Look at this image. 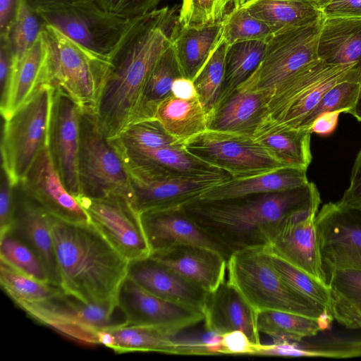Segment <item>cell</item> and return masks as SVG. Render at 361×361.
<instances>
[{
    "instance_id": "15",
    "label": "cell",
    "mask_w": 361,
    "mask_h": 361,
    "mask_svg": "<svg viewBox=\"0 0 361 361\" xmlns=\"http://www.w3.org/2000/svg\"><path fill=\"white\" fill-rule=\"evenodd\" d=\"M116 300L127 324L160 329L172 335L203 321L201 311L163 300L126 276Z\"/></svg>"
},
{
    "instance_id": "4",
    "label": "cell",
    "mask_w": 361,
    "mask_h": 361,
    "mask_svg": "<svg viewBox=\"0 0 361 361\" xmlns=\"http://www.w3.org/2000/svg\"><path fill=\"white\" fill-rule=\"evenodd\" d=\"M227 270L228 281L257 313L279 311L316 318L332 314L288 286L271 265L264 247L233 252Z\"/></svg>"
},
{
    "instance_id": "42",
    "label": "cell",
    "mask_w": 361,
    "mask_h": 361,
    "mask_svg": "<svg viewBox=\"0 0 361 361\" xmlns=\"http://www.w3.org/2000/svg\"><path fill=\"white\" fill-rule=\"evenodd\" d=\"M0 260L33 279L50 283L37 255L12 231L0 236Z\"/></svg>"
},
{
    "instance_id": "58",
    "label": "cell",
    "mask_w": 361,
    "mask_h": 361,
    "mask_svg": "<svg viewBox=\"0 0 361 361\" xmlns=\"http://www.w3.org/2000/svg\"><path fill=\"white\" fill-rule=\"evenodd\" d=\"M318 7L322 10L331 0H314Z\"/></svg>"
},
{
    "instance_id": "13",
    "label": "cell",
    "mask_w": 361,
    "mask_h": 361,
    "mask_svg": "<svg viewBox=\"0 0 361 361\" xmlns=\"http://www.w3.org/2000/svg\"><path fill=\"white\" fill-rule=\"evenodd\" d=\"M82 107L63 90L53 87L47 147L63 183L76 198L80 195L78 159Z\"/></svg>"
},
{
    "instance_id": "49",
    "label": "cell",
    "mask_w": 361,
    "mask_h": 361,
    "mask_svg": "<svg viewBox=\"0 0 361 361\" xmlns=\"http://www.w3.org/2000/svg\"><path fill=\"white\" fill-rule=\"evenodd\" d=\"M337 202L361 211V147L352 168L349 186Z\"/></svg>"
},
{
    "instance_id": "32",
    "label": "cell",
    "mask_w": 361,
    "mask_h": 361,
    "mask_svg": "<svg viewBox=\"0 0 361 361\" xmlns=\"http://www.w3.org/2000/svg\"><path fill=\"white\" fill-rule=\"evenodd\" d=\"M222 23L207 27L180 26L173 39V47L183 77H196L219 44Z\"/></svg>"
},
{
    "instance_id": "27",
    "label": "cell",
    "mask_w": 361,
    "mask_h": 361,
    "mask_svg": "<svg viewBox=\"0 0 361 361\" xmlns=\"http://www.w3.org/2000/svg\"><path fill=\"white\" fill-rule=\"evenodd\" d=\"M319 60L330 65H361V18H323L317 44Z\"/></svg>"
},
{
    "instance_id": "10",
    "label": "cell",
    "mask_w": 361,
    "mask_h": 361,
    "mask_svg": "<svg viewBox=\"0 0 361 361\" xmlns=\"http://www.w3.org/2000/svg\"><path fill=\"white\" fill-rule=\"evenodd\" d=\"M323 18L274 35L267 42L259 65L243 84L253 90L271 94L285 81L319 60L317 44Z\"/></svg>"
},
{
    "instance_id": "18",
    "label": "cell",
    "mask_w": 361,
    "mask_h": 361,
    "mask_svg": "<svg viewBox=\"0 0 361 361\" xmlns=\"http://www.w3.org/2000/svg\"><path fill=\"white\" fill-rule=\"evenodd\" d=\"M131 204L139 213L182 207L214 186L225 183L230 175L189 179L140 180L130 178Z\"/></svg>"
},
{
    "instance_id": "45",
    "label": "cell",
    "mask_w": 361,
    "mask_h": 361,
    "mask_svg": "<svg viewBox=\"0 0 361 361\" xmlns=\"http://www.w3.org/2000/svg\"><path fill=\"white\" fill-rule=\"evenodd\" d=\"M360 78L336 83L322 97L315 108L303 119L298 128H310L315 118L325 112L349 114L353 108L359 91Z\"/></svg>"
},
{
    "instance_id": "53",
    "label": "cell",
    "mask_w": 361,
    "mask_h": 361,
    "mask_svg": "<svg viewBox=\"0 0 361 361\" xmlns=\"http://www.w3.org/2000/svg\"><path fill=\"white\" fill-rule=\"evenodd\" d=\"M18 0H0V37L8 39Z\"/></svg>"
},
{
    "instance_id": "44",
    "label": "cell",
    "mask_w": 361,
    "mask_h": 361,
    "mask_svg": "<svg viewBox=\"0 0 361 361\" xmlns=\"http://www.w3.org/2000/svg\"><path fill=\"white\" fill-rule=\"evenodd\" d=\"M44 27V23L37 12L25 0H18L14 20L8 40L13 59L20 57L35 42Z\"/></svg>"
},
{
    "instance_id": "54",
    "label": "cell",
    "mask_w": 361,
    "mask_h": 361,
    "mask_svg": "<svg viewBox=\"0 0 361 361\" xmlns=\"http://www.w3.org/2000/svg\"><path fill=\"white\" fill-rule=\"evenodd\" d=\"M340 111L325 112L317 116L313 121L310 130L319 135L326 136L331 134L336 129Z\"/></svg>"
},
{
    "instance_id": "31",
    "label": "cell",
    "mask_w": 361,
    "mask_h": 361,
    "mask_svg": "<svg viewBox=\"0 0 361 361\" xmlns=\"http://www.w3.org/2000/svg\"><path fill=\"white\" fill-rule=\"evenodd\" d=\"M96 336L99 344L116 353L141 351L178 355L175 335L155 327L126 324L98 330Z\"/></svg>"
},
{
    "instance_id": "7",
    "label": "cell",
    "mask_w": 361,
    "mask_h": 361,
    "mask_svg": "<svg viewBox=\"0 0 361 361\" xmlns=\"http://www.w3.org/2000/svg\"><path fill=\"white\" fill-rule=\"evenodd\" d=\"M43 30L49 47L46 84L61 89L81 106L95 109L108 59L93 54L50 25L44 24Z\"/></svg>"
},
{
    "instance_id": "43",
    "label": "cell",
    "mask_w": 361,
    "mask_h": 361,
    "mask_svg": "<svg viewBox=\"0 0 361 361\" xmlns=\"http://www.w3.org/2000/svg\"><path fill=\"white\" fill-rule=\"evenodd\" d=\"M273 35L270 27L243 5L232 11L222 22L221 38L228 45L249 40L268 42Z\"/></svg>"
},
{
    "instance_id": "5",
    "label": "cell",
    "mask_w": 361,
    "mask_h": 361,
    "mask_svg": "<svg viewBox=\"0 0 361 361\" xmlns=\"http://www.w3.org/2000/svg\"><path fill=\"white\" fill-rule=\"evenodd\" d=\"M78 170V197L102 198L120 194L131 202L133 192L128 171L105 135L95 109L91 106H83L80 116Z\"/></svg>"
},
{
    "instance_id": "14",
    "label": "cell",
    "mask_w": 361,
    "mask_h": 361,
    "mask_svg": "<svg viewBox=\"0 0 361 361\" xmlns=\"http://www.w3.org/2000/svg\"><path fill=\"white\" fill-rule=\"evenodd\" d=\"M114 147L121 157L129 177L133 178L189 179L229 175L193 156L183 145L157 148Z\"/></svg>"
},
{
    "instance_id": "23",
    "label": "cell",
    "mask_w": 361,
    "mask_h": 361,
    "mask_svg": "<svg viewBox=\"0 0 361 361\" xmlns=\"http://www.w3.org/2000/svg\"><path fill=\"white\" fill-rule=\"evenodd\" d=\"M269 97L240 85L207 114V130L253 136L268 114Z\"/></svg>"
},
{
    "instance_id": "52",
    "label": "cell",
    "mask_w": 361,
    "mask_h": 361,
    "mask_svg": "<svg viewBox=\"0 0 361 361\" xmlns=\"http://www.w3.org/2000/svg\"><path fill=\"white\" fill-rule=\"evenodd\" d=\"M13 63V54L8 39L1 38L0 49V84L1 97L7 89L11 66Z\"/></svg>"
},
{
    "instance_id": "35",
    "label": "cell",
    "mask_w": 361,
    "mask_h": 361,
    "mask_svg": "<svg viewBox=\"0 0 361 361\" xmlns=\"http://www.w3.org/2000/svg\"><path fill=\"white\" fill-rule=\"evenodd\" d=\"M334 320L327 313L316 318L279 311H263L257 313V328L274 340L301 341L315 336L329 329Z\"/></svg>"
},
{
    "instance_id": "9",
    "label": "cell",
    "mask_w": 361,
    "mask_h": 361,
    "mask_svg": "<svg viewBox=\"0 0 361 361\" xmlns=\"http://www.w3.org/2000/svg\"><path fill=\"white\" fill-rule=\"evenodd\" d=\"M50 25L93 54L108 59L129 20L110 13L94 0H82L36 11Z\"/></svg>"
},
{
    "instance_id": "38",
    "label": "cell",
    "mask_w": 361,
    "mask_h": 361,
    "mask_svg": "<svg viewBox=\"0 0 361 361\" xmlns=\"http://www.w3.org/2000/svg\"><path fill=\"white\" fill-rule=\"evenodd\" d=\"M265 249V247H264ZM271 265L293 290L332 313L333 293L327 283L293 266L265 249Z\"/></svg>"
},
{
    "instance_id": "29",
    "label": "cell",
    "mask_w": 361,
    "mask_h": 361,
    "mask_svg": "<svg viewBox=\"0 0 361 361\" xmlns=\"http://www.w3.org/2000/svg\"><path fill=\"white\" fill-rule=\"evenodd\" d=\"M353 78H360L359 66L356 64L341 65L295 98L269 108L267 116L279 126L298 128L303 119L315 108L330 88L339 82Z\"/></svg>"
},
{
    "instance_id": "50",
    "label": "cell",
    "mask_w": 361,
    "mask_h": 361,
    "mask_svg": "<svg viewBox=\"0 0 361 361\" xmlns=\"http://www.w3.org/2000/svg\"><path fill=\"white\" fill-rule=\"evenodd\" d=\"M240 330H235L221 335L222 354L254 355L257 345Z\"/></svg>"
},
{
    "instance_id": "25",
    "label": "cell",
    "mask_w": 361,
    "mask_h": 361,
    "mask_svg": "<svg viewBox=\"0 0 361 361\" xmlns=\"http://www.w3.org/2000/svg\"><path fill=\"white\" fill-rule=\"evenodd\" d=\"M48 43L42 29L33 45L20 57L13 59L9 80L1 97V114L4 120L20 108L42 84H46Z\"/></svg>"
},
{
    "instance_id": "16",
    "label": "cell",
    "mask_w": 361,
    "mask_h": 361,
    "mask_svg": "<svg viewBox=\"0 0 361 361\" xmlns=\"http://www.w3.org/2000/svg\"><path fill=\"white\" fill-rule=\"evenodd\" d=\"M319 209L297 212L281 225L265 247L293 266L327 283L319 250L316 216ZM328 284V283H327Z\"/></svg>"
},
{
    "instance_id": "48",
    "label": "cell",
    "mask_w": 361,
    "mask_h": 361,
    "mask_svg": "<svg viewBox=\"0 0 361 361\" xmlns=\"http://www.w3.org/2000/svg\"><path fill=\"white\" fill-rule=\"evenodd\" d=\"M15 216V185L1 168L0 183V236L12 231Z\"/></svg>"
},
{
    "instance_id": "33",
    "label": "cell",
    "mask_w": 361,
    "mask_h": 361,
    "mask_svg": "<svg viewBox=\"0 0 361 361\" xmlns=\"http://www.w3.org/2000/svg\"><path fill=\"white\" fill-rule=\"evenodd\" d=\"M207 116L198 97L181 99L171 94L160 103L154 118L183 144L207 130Z\"/></svg>"
},
{
    "instance_id": "11",
    "label": "cell",
    "mask_w": 361,
    "mask_h": 361,
    "mask_svg": "<svg viewBox=\"0 0 361 361\" xmlns=\"http://www.w3.org/2000/svg\"><path fill=\"white\" fill-rule=\"evenodd\" d=\"M77 199L90 222L129 262L149 257L140 214L126 196L111 194L102 198Z\"/></svg>"
},
{
    "instance_id": "37",
    "label": "cell",
    "mask_w": 361,
    "mask_h": 361,
    "mask_svg": "<svg viewBox=\"0 0 361 361\" xmlns=\"http://www.w3.org/2000/svg\"><path fill=\"white\" fill-rule=\"evenodd\" d=\"M0 283L2 288L18 306L52 298L63 290L50 283L25 275L0 260Z\"/></svg>"
},
{
    "instance_id": "8",
    "label": "cell",
    "mask_w": 361,
    "mask_h": 361,
    "mask_svg": "<svg viewBox=\"0 0 361 361\" xmlns=\"http://www.w3.org/2000/svg\"><path fill=\"white\" fill-rule=\"evenodd\" d=\"M188 152L209 165L243 179L288 167L252 136L206 130L183 143Z\"/></svg>"
},
{
    "instance_id": "41",
    "label": "cell",
    "mask_w": 361,
    "mask_h": 361,
    "mask_svg": "<svg viewBox=\"0 0 361 361\" xmlns=\"http://www.w3.org/2000/svg\"><path fill=\"white\" fill-rule=\"evenodd\" d=\"M247 0H183L178 20L181 26L207 27L221 24L226 17Z\"/></svg>"
},
{
    "instance_id": "17",
    "label": "cell",
    "mask_w": 361,
    "mask_h": 361,
    "mask_svg": "<svg viewBox=\"0 0 361 361\" xmlns=\"http://www.w3.org/2000/svg\"><path fill=\"white\" fill-rule=\"evenodd\" d=\"M18 185L49 215L71 223L90 222L78 199L63 183L48 147L38 155Z\"/></svg>"
},
{
    "instance_id": "21",
    "label": "cell",
    "mask_w": 361,
    "mask_h": 361,
    "mask_svg": "<svg viewBox=\"0 0 361 361\" xmlns=\"http://www.w3.org/2000/svg\"><path fill=\"white\" fill-rule=\"evenodd\" d=\"M11 231L37 255L50 283L61 288L49 214L28 197L18 185L15 186V216Z\"/></svg>"
},
{
    "instance_id": "47",
    "label": "cell",
    "mask_w": 361,
    "mask_h": 361,
    "mask_svg": "<svg viewBox=\"0 0 361 361\" xmlns=\"http://www.w3.org/2000/svg\"><path fill=\"white\" fill-rule=\"evenodd\" d=\"M106 11L125 19L145 15L156 9L161 0H94Z\"/></svg>"
},
{
    "instance_id": "28",
    "label": "cell",
    "mask_w": 361,
    "mask_h": 361,
    "mask_svg": "<svg viewBox=\"0 0 361 361\" xmlns=\"http://www.w3.org/2000/svg\"><path fill=\"white\" fill-rule=\"evenodd\" d=\"M305 170L283 167L243 179L232 178L203 193L199 198L213 200L273 192L303 186L309 183Z\"/></svg>"
},
{
    "instance_id": "3",
    "label": "cell",
    "mask_w": 361,
    "mask_h": 361,
    "mask_svg": "<svg viewBox=\"0 0 361 361\" xmlns=\"http://www.w3.org/2000/svg\"><path fill=\"white\" fill-rule=\"evenodd\" d=\"M49 223L62 290L86 303L116 300L129 261L91 222Z\"/></svg>"
},
{
    "instance_id": "26",
    "label": "cell",
    "mask_w": 361,
    "mask_h": 361,
    "mask_svg": "<svg viewBox=\"0 0 361 361\" xmlns=\"http://www.w3.org/2000/svg\"><path fill=\"white\" fill-rule=\"evenodd\" d=\"M311 134L310 128L279 126L267 116L252 137L284 166L307 171L312 159Z\"/></svg>"
},
{
    "instance_id": "57",
    "label": "cell",
    "mask_w": 361,
    "mask_h": 361,
    "mask_svg": "<svg viewBox=\"0 0 361 361\" xmlns=\"http://www.w3.org/2000/svg\"><path fill=\"white\" fill-rule=\"evenodd\" d=\"M349 114L357 121H361V65L360 66L359 91L355 105Z\"/></svg>"
},
{
    "instance_id": "40",
    "label": "cell",
    "mask_w": 361,
    "mask_h": 361,
    "mask_svg": "<svg viewBox=\"0 0 361 361\" xmlns=\"http://www.w3.org/2000/svg\"><path fill=\"white\" fill-rule=\"evenodd\" d=\"M109 140L116 147L127 149L183 145L171 135L154 118L133 122Z\"/></svg>"
},
{
    "instance_id": "34",
    "label": "cell",
    "mask_w": 361,
    "mask_h": 361,
    "mask_svg": "<svg viewBox=\"0 0 361 361\" xmlns=\"http://www.w3.org/2000/svg\"><path fill=\"white\" fill-rule=\"evenodd\" d=\"M182 76L171 44L160 56L148 76L130 123L154 118L160 103L171 94L174 80Z\"/></svg>"
},
{
    "instance_id": "19",
    "label": "cell",
    "mask_w": 361,
    "mask_h": 361,
    "mask_svg": "<svg viewBox=\"0 0 361 361\" xmlns=\"http://www.w3.org/2000/svg\"><path fill=\"white\" fill-rule=\"evenodd\" d=\"M149 257L207 293L215 290L225 281L228 259L209 247L180 244L152 252Z\"/></svg>"
},
{
    "instance_id": "46",
    "label": "cell",
    "mask_w": 361,
    "mask_h": 361,
    "mask_svg": "<svg viewBox=\"0 0 361 361\" xmlns=\"http://www.w3.org/2000/svg\"><path fill=\"white\" fill-rule=\"evenodd\" d=\"M331 291L353 304L361 312V271L334 269L326 274Z\"/></svg>"
},
{
    "instance_id": "1",
    "label": "cell",
    "mask_w": 361,
    "mask_h": 361,
    "mask_svg": "<svg viewBox=\"0 0 361 361\" xmlns=\"http://www.w3.org/2000/svg\"><path fill=\"white\" fill-rule=\"evenodd\" d=\"M180 26L175 8L164 7L132 19L108 57L95 111L106 137L130 123L145 84Z\"/></svg>"
},
{
    "instance_id": "39",
    "label": "cell",
    "mask_w": 361,
    "mask_h": 361,
    "mask_svg": "<svg viewBox=\"0 0 361 361\" xmlns=\"http://www.w3.org/2000/svg\"><path fill=\"white\" fill-rule=\"evenodd\" d=\"M227 47L228 44L221 38L208 61L192 80L198 99L207 114L220 99Z\"/></svg>"
},
{
    "instance_id": "24",
    "label": "cell",
    "mask_w": 361,
    "mask_h": 361,
    "mask_svg": "<svg viewBox=\"0 0 361 361\" xmlns=\"http://www.w3.org/2000/svg\"><path fill=\"white\" fill-rule=\"evenodd\" d=\"M205 330L222 335L240 330L259 344L257 312L228 281L207 294L203 309Z\"/></svg>"
},
{
    "instance_id": "6",
    "label": "cell",
    "mask_w": 361,
    "mask_h": 361,
    "mask_svg": "<svg viewBox=\"0 0 361 361\" xmlns=\"http://www.w3.org/2000/svg\"><path fill=\"white\" fill-rule=\"evenodd\" d=\"M52 92L49 85H41L20 108L4 120L1 168L15 186L48 146Z\"/></svg>"
},
{
    "instance_id": "55",
    "label": "cell",
    "mask_w": 361,
    "mask_h": 361,
    "mask_svg": "<svg viewBox=\"0 0 361 361\" xmlns=\"http://www.w3.org/2000/svg\"><path fill=\"white\" fill-rule=\"evenodd\" d=\"M171 94L181 99H192L197 97L193 81L183 76L174 80Z\"/></svg>"
},
{
    "instance_id": "2",
    "label": "cell",
    "mask_w": 361,
    "mask_h": 361,
    "mask_svg": "<svg viewBox=\"0 0 361 361\" xmlns=\"http://www.w3.org/2000/svg\"><path fill=\"white\" fill-rule=\"evenodd\" d=\"M319 192L312 182L282 191L207 200L197 198L181 208L228 258L235 252L267 246L293 214L319 209Z\"/></svg>"
},
{
    "instance_id": "20",
    "label": "cell",
    "mask_w": 361,
    "mask_h": 361,
    "mask_svg": "<svg viewBox=\"0 0 361 361\" xmlns=\"http://www.w3.org/2000/svg\"><path fill=\"white\" fill-rule=\"evenodd\" d=\"M127 276L163 300L203 311L208 293L150 257L129 262Z\"/></svg>"
},
{
    "instance_id": "56",
    "label": "cell",
    "mask_w": 361,
    "mask_h": 361,
    "mask_svg": "<svg viewBox=\"0 0 361 361\" xmlns=\"http://www.w3.org/2000/svg\"><path fill=\"white\" fill-rule=\"evenodd\" d=\"M82 0H25L28 6L34 11L40 8L59 6Z\"/></svg>"
},
{
    "instance_id": "36",
    "label": "cell",
    "mask_w": 361,
    "mask_h": 361,
    "mask_svg": "<svg viewBox=\"0 0 361 361\" xmlns=\"http://www.w3.org/2000/svg\"><path fill=\"white\" fill-rule=\"evenodd\" d=\"M267 46V42L260 40L243 41L228 45L224 79L219 102L252 75L259 65Z\"/></svg>"
},
{
    "instance_id": "12",
    "label": "cell",
    "mask_w": 361,
    "mask_h": 361,
    "mask_svg": "<svg viewBox=\"0 0 361 361\" xmlns=\"http://www.w3.org/2000/svg\"><path fill=\"white\" fill-rule=\"evenodd\" d=\"M319 250L325 275L334 269L361 271V211L337 202L316 216Z\"/></svg>"
},
{
    "instance_id": "22",
    "label": "cell",
    "mask_w": 361,
    "mask_h": 361,
    "mask_svg": "<svg viewBox=\"0 0 361 361\" xmlns=\"http://www.w3.org/2000/svg\"><path fill=\"white\" fill-rule=\"evenodd\" d=\"M140 217L151 253L176 245L192 244L216 250L228 259L224 250L181 207L147 211L140 213Z\"/></svg>"
},
{
    "instance_id": "51",
    "label": "cell",
    "mask_w": 361,
    "mask_h": 361,
    "mask_svg": "<svg viewBox=\"0 0 361 361\" xmlns=\"http://www.w3.org/2000/svg\"><path fill=\"white\" fill-rule=\"evenodd\" d=\"M321 11L324 18H361V0H331Z\"/></svg>"
},
{
    "instance_id": "30",
    "label": "cell",
    "mask_w": 361,
    "mask_h": 361,
    "mask_svg": "<svg viewBox=\"0 0 361 361\" xmlns=\"http://www.w3.org/2000/svg\"><path fill=\"white\" fill-rule=\"evenodd\" d=\"M243 6L252 16L265 23L274 35L323 18L314 0H247Z\"/></svg>"
}]
</instances>
